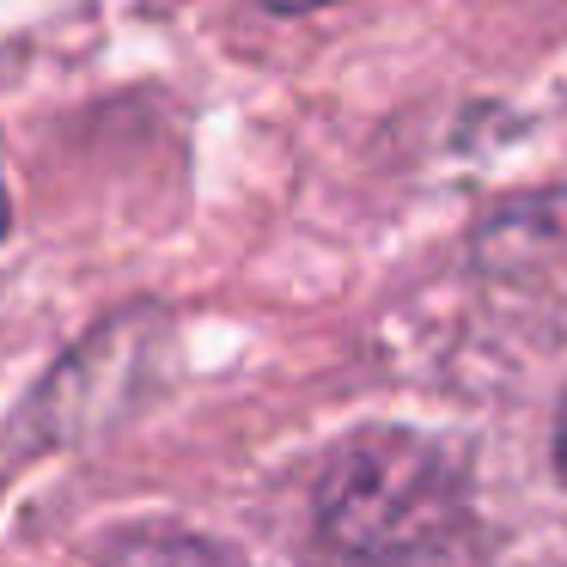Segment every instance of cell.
I'll use <instances>...</instances> for the list:
<instances>
[{"instance_id": "6da1fadb", "label": "cell", "mask_w": 567, "mask_h": 567, "mask_svg": "<svg viewBox=\"0 0 567 567\" xmlns=\"http://www.w3.org/2000/svg\"><path fill=\"white\" fill-rule=\"evenodd\" d=\"M464 470L415 433H367L318 482V537L354 561L470 555Z\"/></svg>"}, {"instance_id": "7a4b0ae2", "label": "cell", "mask_w": 567, "mask_h": 567, "mask_svg": "<svg viewBox=\"0 0 567 567\" xmlns=\"http://www.w3.org/2000/svg\"><path fill=\"white\" fill-rule=\"evenodd\" d=\"M555 470H561V482H567V403H561V415H555Z\"/></svg>"}, {"instance_id": "3957f363", "label": "cell", "mask_w": 567, "mask_h": 567, "mask_svg": "<svg viewBox=\"0 0 567 567\" xmlns=\"http://www.w3.org/2000/svg\"><path fill=\"white\" fill-rule=\"evenodd\" d=\"M262 7H275V13H318L330 0H262Z\"/></svg>"}, {"instance_id": "277c9868", "label": "cell", "mask_w": 567, "mask_h": 567, "mask_svg": "<svg viewBox=\"0 0 567 567\" xmlns=\"http://www.w3.org/2000/svg\"><path fill=\"white\" fill-rule=\"evenodd\" d=\"M7 220H13V202H7V189H0V238H7Z\"/></svg>"}]
</instances>
